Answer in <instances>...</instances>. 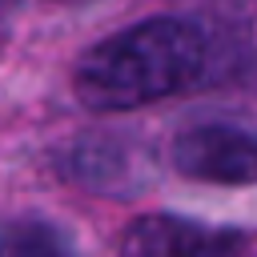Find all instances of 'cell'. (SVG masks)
<instances>
[{
    "mask_svg": "<svg viewBox=\"0 0 257 257\" xmlns=\"http://www.w3.org/2000/svg\"><path fill=\"white\" fill-rule=\"evenodd\" d=\"M209 64L205 32L185 16H149L96 40L72 72L88 112H133L197 84Z\"/></svg>",
    "mask_w": 257,
    "mask_h": 257,
    "instance_id": "6da1fadb",
    "label": "cell"
},
{
    "mask_svg": "<svg viewBox=\"0 0 257 257\" xmlns=\"http://www.w3.org/2000/svg\"><path fill=\"white\" fill-rule=\"evenodd\" d=\"M173 165L181 177L213 181V185H253L257 173V149L253 137L237 124L205 120L189 124L173 137Z\"/></svg>",
    "mask_w": 257,
    "mask_h": 257,
    "instance_id": "7a4b0ae2",
    "label": "cell"
},
{
    "mask_svg": "<svg viewBox=\"0 0 257 257\" xmlns=\"http://www.w3.org/2000/svg\"><path fill=\"white\" fill-rule=\"evenodd\" d=\"M245 233L213 229L173 213H145L120 237V257H237Z\"/></svg>",
    "mask_w": 257,
    "mask_h": 257,
    "instance_id": "3957f363",
    "label": "cell"
},
{
    "mask_svg": "<svg viewBox=\"0 0 257 257\" xmlns=\"http://www.w3.org/2000/svg\"><path fill=\"white\" fill-rule=\"evenodd\" d=\"M0 257H72V253L48 221H16L0 241Z\"/></svg>",
    "mask_w": 257,
    "mask_h": 257,
    "instance_id": "277c9868",
    "label": "cell"
},
{
    "mask_svg": "<svg viewBox=\"0 0 257 257\" xmlns=\"http://www.w3.org/2000/svg\"><path fill=\"white\" fill-rule=\"evenodd\" d=\"M52 4H80V0H52Z\"/></svg>",
    "mask_w": 257,
    "mask_h": 257,
    "instance_id": "5b68a950",
    "label": "cell"
}]
</instances>
